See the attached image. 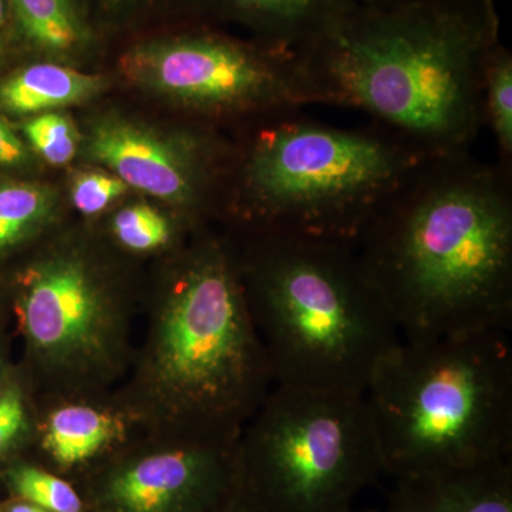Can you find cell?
I'll return each mask as SVG.
<instances>
[{
  "label": "cell",
  "instance_id": "1",
  "mask_svg": "<svg viewBox=\"0 0 512 512\" xmlns=\"http://www.w3.org/2000/svg\"><path fill=\"white\" fill-rule=\"evenodd\" d=\"M406 340L512 328V170L427 157L355 242Z\"/></svg>",
  "mask_w": 512,
  "mask_h": 512
},
{
  "label": "cell",
  "instance_id": "2",
  "mask_svg": "<svg viewBox=\"0 0 512 512\" xmlns=\"http://www.w3.org/2000/svg\"><path fill=\"white\" fill-rule=\"evenodd\" d=\"M500 45L494 0L359 2L296 53L320 104L363 111L424 156L441 157L473 151L485 70Z\"/></svg>",
  "mask_w": 512,
  "mask_h": 512
},
{
  "label": "cell",
  "instance_id": "3",
  "mask_svg": "<svg viewBox=\"0 0 512 512\" xmlns=\"http://www.w3.org/2000/svg\"><path fill=\"white\" fill-rule=\"evenodd\" d=\"M272 387L235 249L201 238L154 305L126 410L163 436L232 443Z\"/></svg>",
  "mask_w": 512,
  "mask_h": 512
},
{
  "label": "cell",
  "instance_id": "4",
  "mask_svg": "<svg viewBox=\"0 0 512 512\" xmlns=\"http://www.w3.org/2000/svg\"><path fill=\"white\" fill-rule=\"evenodd\" d=\"M235 255L274 386L365 393L402 336L355 245L249 232Z\"/></svg>",
  "mask_w": 512,
  "mask_h": 512
},
{
  "label": "cell",
  "instance_id": "5",
  "mask_svg": "<svg viewBox=\"0 0 512 512\" xmlns=\"http://www.w3.org/2000/svg\"><path fill=\"white\" fill-rule=\"evenodd\" d=\"M427 158L389 128L339 127L303 110L251 121L235 157L232 211L249 232L355 245L377 208Z\"/></svg>",
  "mask_w": 512,
  "mask_h": 512
},
{
  "label": "cell",
  "instance_id": "6",
  "mask_svg": "<svg viewBox=\"0 0 512 512\" xmlns=\"http://www.w3.org/2000/svg\"><path fill=\"white\" fill-rule=\"evenodd\" d=\"M510 332L406 340L365 399L384 473L397 478L512 458Z\"/></svg>",
  "mask_w": 512,
  "mask_h": 512
},
{
  "label": "cell",
  "instance_id": "7",
  "mask_svg": "<svg viewBox=\"0 0 512 512\" xmlns=\"http://www.w3.org/2000/svg\"><path fill=\"white\" fill-rule=\"evenodd\" d=\"M238 494L261 512H352L384 473L365 394L274 386L237 443Z\"/></svg>",
  "mask_w": 512,
  "mask_h": 512
},
{
  "label": "cell",
  "instance_id": "8",
  "mask_svg": "<svg viewBox=\"0 0 512 512\" xmlns=\"http://www.w3.org/2000/svg\"><path fill=\"white\" fill-rule=\"evenodd\" d=\"M15 313L33 367L53 392H96L127 365V305L83 252L55 249L26 266Z\"/></svg>",
  "mask_w": 512,
  "mask_h": 512
},
{
  "label": "cell",
  "instance_id": "9",
  "mask_svg": "<svg viewBox=\"0 0 512 512\" xmlns=\"http://www.w3.org/2000/svg\"><path fill=\"white\" fill-rule=\"evenodd\" d=\"M121 69L141 89L212 121H255L320 104L298 53L211 33L134 47Z\"/></svg>",
  "mask_w": 512,
  "mask_h": 512
},
{
  "label": "cell",
  "instance_id": "10",
  "mask_svg": "<svg viewBox=\"0 0 512 512\" xmlns=\"http://www.w3.org/2000/svg\"><path fill=\"white\" fill-rule=\"evenodd\" d=\"M237 441L158 436L84 471L86 512H221L238 494Z\"/></svg>",
  "mask_w": 512,
  "mask_h": 512
},
{
  "label": "cell",
  "instance_id": "11",
  "mask_svg": "<svg viewBox=\"0 0 512 512\" xmlns=\"http://www.w3.org/2000/svg\"><path fill=\"white\" fill-rule=\"evenodd\" d=\"M86 154L128 187L187 212L208 205L224 158L211 134L184 131L163 136L121 117H106L94 124Z\"/></svg>",
  "mask_w": 512,
  "mask_h": 512
},
{
  "label": "cell",
  "instance_id": "12",
  "mask_svg": "<svg viewBox=\"0 0 512 512\" xmlns=\"http://www.w3.org/2000/svg\"><path fill=\"white\" fill-rule=\"evenodd\" d=\"M386 512H512V458L397 478Z\"/></svg>",
  "mask_w": 512,
  "mask_h": 512
},
{
  "label": "cell",
  "instance_id": "13",
  "mask_svg": "<svg viewBox=\"0 0 512 512\" xmlns=\"http://www.w3.org/2000/svg\"><path fill=\"white\" fill-rule=\"evenodd\" d=\"M133 421L126 409L63 403L40 426V447L55 473L82 474L126 446Z\"/></svg>",
  "mask_w": 512,
  "mask_h": 512
},
{
  "label": "cell",
  "instance_id": "14",
  "mask_svg": "<svg viewBox=\"0 0 512 512\" xmlns=\"http://www.w3.org/2000/svg\"><path fill=\"white\" fill-rule=\"evenodd\" d=\"M264 33L265 45L299 49L325 35L359 0H228Z\"/></svg>",
  "mask_w": 512,
  "mask_h": 512
},
{
  "label": "cell",
  "instance_id": "15",
  "mask_svg": "<svg viewBox=\"0 0 512 512\" xmlns=\"http://www.w3.org/2000/svg\"><path fill=\"white\" fill-rule=\"evenodd\" d=\"M104 87L101 76L55 63H36L0 82V109L13 116H37L84 103Z\"/></svg>",
  "mask_w": 512,
  "mask_h": 512
},
{
  "label": "cell",
  "instance_id": "16",
  "mask_svg": "<svg viewBox=\"0 0 512 512\" xmlns=\"http://www.w3.org/2000/svg\"><path fill=\"white\" fill-rule=\"evenodd\" d=\"M56 194L47 185L0 178V255L12 251L49 225Z\"/></svg>",
  "mask_w": 512,
  "mask_h": 512
},
{
  "label": "cell",
  "instance_id": "17",
  "mask_svg": "<svg viewBox=\"0 0 512 512\" xmlns=\"http://www.w3.org/2000/svg\"><path fill=\"white\" fill-rule=\"evenodd\" d=\"M20 30L47 52L69 53L86 42V29L72 0H9Z\"/></svg>",
  "mask_w": 512,
  "mask_h": 512
},
{
  "label": "cell",
  "instance_id": "18",
  "mask_svg": "<svg viewBox=\"0 0 512 512\" xmlns=\"http://www.w3.org/2000/svg\"><path fill=\"white\" fill-rule=\"evenodd\" d=\"M483 116L497 147V163L512 170V53L503 45L485 70Z\"/></svg>",
  "mask_w": 512,
  "mask_h": 512
},
{
  "label": "cell",
  "instance_id": "19",
  "mask_svg": "<svg viewBox=\"0 0 512 512\" xmlns=\"http://www.w3.org/2000/svg\"><path fill=\"white\" fill-rule=\"evenodd\" d=\"M3 481L13 498L28 501L49 512H86L77 487L55 471L30 463H13Z\"/></svg>",
  "mask_w": 512,
  "mask_h": 512
},
{
  "label": "cell",
  "instance_id": "20",
  "mask_svg": "<svg viewBox=\"0 0 512 512\" xmlns=\"http://www.w3.org/2000/svg\"><path fill=\"white\" fill-rule=\"evenodd\" d=\"M111 232L127 251H158L168 247L175 238V227L163 212L147 204L128 205L111 221Z\"/></svg>",
  "mask_w": 512,
  "mask_h": 512
},
{
  "label": "cell",
  "instance_id": "21",
  "mask_svg": "<svg viewBox=\"0 0 512 512\" xmlns=\"http://www.w3.org/2000/svg\"><path fill=\"white\" fill-rule=\"evenodd\" d=\"M29 146L52 165L70 163L80 147V133L72 120L57 111L37 114L23 124Z\"/></svg>",
  "mask_w": 512,
  "mask_h": 512
},
{
  "label": "cell",
  "instance_id": "22",
  "mask_svg": "<svg viewBox=\"0 0 512 512\" xmlns=\"http://www.w3.org/2000/svg\"><path fill=\"white\" fill-rule=\"evenodd\" d=\"M32 433L25 393L18 383H0V461L15 453Z\"/></svg>",
  "mask_w": 512,
  "mask_h": 512
},
{
  "label": "cell",
  "instance_id": "23",
  "mask_svg": "<svg viewBox=\"0 0 512 512\" xmlns=\"http://www.w3.org/2000/svg\"><path fill=\"white\" fill-rule=\"evenodd\" d=\"M128 188L114 174L84 171L74 177L70 197L77 211L83 215H97L126 195Z\"/></svg>",
  "mask_w": 512,
  "mask_h": 512
},
{
  "label": "cell",
  "instance_id": "24",
  "mask_svg": "<svg viewBox=\"0 0 512 512\" xmlns=\"http://www.w3.org/2000/svg\"><path fill=\"white\" fill-rule=\"evenodd\" d=\"M28 160V148L25 143L0 117V167H16V165L28 163Z\"/></svg>",
  "mask_w": 512,
  "mask_h": 512
},
{
  "label": "cell",
  "instance_id": "25",
  "mask_svg": "<svg viewBox=\"0 0 512 512\" xmlns=\"http://www.w3.org/2000/svg\"><path fill=\"white\" fill-rule=\"evenodd\" d=\"M0 512H49L45 508L28 503V501L19 500V498H10L6 503L0 504Z\"/></svg>",
  "mask_w": 512,
  "mask_h": 512
},
{
  "label": "cell",
  "instance_id": "26",
  "mask_svg": "<svg viewBox=\"0 0 512 512\" xmlns=\"http://www.w3.org/2000/svg\"><path fill=\"white\" fill-rule=\"evenodd\" d=\"M221 512H261L258 508L254 507L251 503H248L245 498L241 495H235L234 500L231 501Z\"/></svg>",
  "mask_w": 512,
  "mask_h": 512
},
{
  "label": "cell",
  "instance_id": "27",
  "mask_svg": "<svg viewBox=\"0 0 512 512\" xmlns=\"http://www.w3.org/2000/svg\"><path fill=\"white\" fill-rule=\"evenodd\" d=\"M359 2L372 8H396V6L409 5L421 0H359Z\"/></svg>",
  "mask_w": 512,
  "mask_h": 512
},
{
  "label": "cell",
  "instance_id": "28",
  "mask_svg": "<svg viewBox=\"0 0 512 512\" xmlns=\"http://www.w3.org/2000/svg\"><path fill=\"white\" fill-rule=\"evenodd\" d=\"M6 366L5 360H3L2 353H0V383L5 382Z\"/></svg>",
  "mask_w": 512,
  "mask_h": 512
},
{
  "label": "cell",
  "instance_id": "29",
  "mask_svg": "<svg viewBox=\"0 0 512 512\" xmlns=\"http://www.w3.org/2000/svg\"><path fill=\"white\" fill-rule=\"evenodd\" d=\"M3 20H5V8H3V0H0V28H2Z\"/></svg>",
  "mask_w": 512,
  "mask_h": 512
},
{
  "label": "cell",
  "instance_id": "30",
  "mask_svg": "<svg viewBox=\"0 0 512 512\" xmlns=\"http://www.w3.org/2000/svg\"><path fill=\"white\" fill-rule=\"evenodd\" d=\"M352 512H386V510H353Z\"/></svg>",
  "mask_w": 512,
  "mask_h": 512
}]
</instances>
